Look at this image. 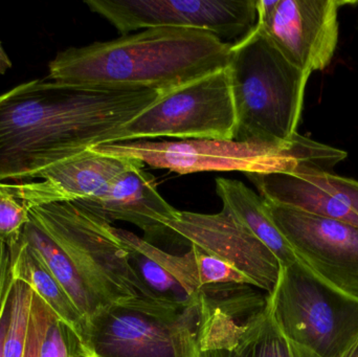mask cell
<instances>
[{
	"instance_id": "25",
	"label": "cell",
	"mask_w": 358,
	"mask_h": 357,
	"mask_svg": "<svg viewBox=\"0 0 358 357\" xmlns=\"http://www.w3.org/2000/svg\"><path fill=\"white\" fill-rule=\"evenodd\" d=\"M34 293V291H33ZM52 310L34 293L31 322L23 357H38Z\"/></svg>"
},
{
	"instance_id": "13",
	"label": "cell",
	"mask_w": 358,
	"mask_h": 357,
	"mask_svg": "<svg viewBox=\"0 0 358 357\" xmlns=\"http://www.w3.org/2000/svg\"><path fill=\"white\" fill-rule=\"evenodd\" d=\"M167 228L191 245L227 262L252 281L255 289L273 293L281 264L229 207L217 214L178 211Z\"/></svg>"
},
{
	"instance_id": "28",
	"label": "cell",
	"mask_w": 358,
	"mask_h": 357,
	"mask_svg": "<svg viewBox=\"0 0 358 357\" xmlns=\"http://www.w3.org/2000/svg\"><path fill=\"white\" fill-rule=\"evenodd\" d=\"M8 305L0 320V357H4V337H6V323H8Z\"/></svg>"
},
{
	"instance_id": "12",
	"label": "cell",
	"mask_w": 358,
	"mask_h": 357,
	"mask_svg": "<svg viewBox=\"0 0 358 357\" xmlns=\"http://www.w3.org/2000/svg\"><path fill=\"white\" fill-rule=\"evenodd\" d=\"M265 203L299 261L334 289L358 300V226Z\"/></svg>"
},
{
	"instance_id": "6",
	"label": "cell",
	"mask_w": 358,
	"mask_h": 357,
	"mask_svg": "<svg viewBox=\"0 0 358 357\" xmlns=\"http://www.w3.org/2000/svg\"><path fill=\"white\" fill-rule=\"evenodd\" d=\"M29 218L69 256L103 308L146 297L123 243L105 218L76 201L29 207Z\"/></svg>"
},
{
	"instance_id": "21",
	"label": "cell",
	"mask_w": 358,
	"mask_h": 357,
	"mask_svg": "<svg viewBox=\"0 0 358 357\" xmlns=\"http://www.w3.org/2000/svg\"><path fill=\"white\" fill-rule=\"evenodd\" d=\"M33 297V291L29 285L22 281L14 280L8 301L4 357H23L31 322Z\"/></svg>"
},
{
	"instance_id": "23",
	"label": "cell",
	"mask_w": 358,
	"mask_h": 357,
	"mask_svg": "<svg viewBox=\"0 0 358 357\" xmlns=\"http://www.w3.org/2000/svg\"><path fill=\"white\" fill-rule=\"evenodd\" d=\"M29 221V210L24 203L0 182V238L12 245L20 238Z\"/></svg>"
},
{
	"instance_id": "1",
	"label": "cell",
	"mask_w": 358,
	"mask_h": 357,
	"mask_svg": "<svg viewBox=\"0 0 358 357\" xmlns=\"http://www.w3.org/2000/svg\"><path fill=\"white\" fill-rule=\"evenodd\" d=\"M163 92L31 80L0 94V182H31L61 161L111 143Z\"/></svg>"
},
{
	"instance_id": "24",
	"label": "cell",
	"mask_w": 358,
	"mask_h": 357,
	"mask_svg": "<svg viewBox=\"0 0 358 357\" xmlns=\"http://www.w3.org/2000/svg\"><path fill=\"white\" fill-rule=\"evenodd\" d=\"M38 357H80L79 339L52 312Z\"/></svg>"
},
{
	"instance_id": "4",
	"label": "cell",
	"mask_w": 358,
	"mask_h": 357,
	"mask_svg": "<svg viewBox=\"0 0 358 357\" xmlns=\"http://www.w3.org/2000/svg\"><path fill=\"white\" fill-rule=\"evenodd\" d=\"M92 149L102 154L136 159L144 165L170 170L180 175L198 172H331L348 155L341 149L298 133L285 144L187 138L105 143Z\"/></svg>"
},
{
	"instance_id": "18",
	"label": "cell",
	"mask_w": 358,
	"mask_h": 357,
	"mask_svg": "<svg viewBox=\"0 0 358 357\" xmlns=\"http://www.w3.org/2000/svg\"><path fill=\"white\" fill-rule=\"evenodd\" d=\"M216 191L223 205L229 207L275 254L281 266L289 265L298 260L294 249L271 219L265 199L261 195L243 182L227 178H217Z\"/></svg>"
},
{
	"instance_id": "19",
	"label": "cell",
	"mask_w": 358,
	"mask_h": 357,
	"mask_svg": "<svg viewBox=\"0 0 358 357\" xmlns=\"http://www.w3.org/2000/svg\"><path fill=\"white\" fill-rule=\"evenodd\" d=\"M8 247L12 256L14 280L22 281L29 285L55 316L79 339L84 319L63 287L27 245L22 235Z\"/></svg>"
},
{
	"instance_id": "8",
	"label": "cell",
	"mask_w": 358,
	"mask_h": 357,
	"mask_svg": "<svg viewBox=\"0 0 358 357\" xmlns=\"http://www.w3.org/2000/svg\"><path fill=\"white\" fill-rule=\"evenodd\" d=\"M252 287L203 289L196 357H317L283 335L268 293Z\"/></svg>"
},
{
	"instance_id": "2",
	"label": "cell",
	"mask_w": 358,
	"mask_h": 357,
	"mask_svg": "<svg viewBox=\"0 0 358 357\" xmlns=\"http://www.w3.org/2000/svg\"><path fill=\"white\" fill-rule=\"evenodd\" d=\"M231 42L203 29L153 27L58 52L48 79L165 92L227 67Z\"/></svg>"
},
{
	"instance_id": "9",
	"label": "cell",
	"mask_w": 358,
	"mask_h": 357,
	"mask_svg": "<svg viewBox=\"0 0 358 357\" xmlns=\"http://www.w3.org/2000/svg\"><path fill=\"white\" fill-rule=\"evenodd\" d=\"M236 113L227 68L162 94L120 128L113 142L171 138L234 140Z\"/></svg>"
},
{
	"instance_id": "10",
	"label": "cell",
	"mask_w": 358,
	"mask_h": 357,
	"mask_svg": "<svg viewBox=\"0 0 358 357\" xmlns=\"http://www.w3.org/2000/svg\"><path fill=\"white\" fill-rule=\"evenodd\" d=\"M257 0H86L122 36L153 27L197 29L225 42L257 24Z\"/></svg>"
},
{
	"instance_id": "14",
	"label": "cell",
	"mask_w": 358,
	"mask_h": 357,
	"mask_svg": "<svg viewBox=\"0 0 358 357\" xmlns=\"http://www.w3.org/2000/svg\"><path fill=\"white\" fill-rule=\"evenodd\" d=\"M246 175L268 203L358 226V180L315 170Z\"/></svg>"
},
{
	"instance_id": "20",
	"label": "cell",
	"mask_w": 358,
	"mask_h": 357,
	"mask_svg": "<svg viewBox=\"0 0 358 357\" xmlns=\"http://www.w3.org/2000/svg\"><path fill=\"white\" fill-rule=\"evenodd\" d=\"M21 235L63 287L84 320L103 308L69 256L31 218Z\"/></svg>"
},
{
	"instance_id": "5",
	"label": "cell",
	"mask_w": 358,
	"mask_h": 357,
	"mask_svg": "<svg viewBox=\"0 0 358 357\" xmlns=\"http://www.w3.org/2000/svg\"><path fill=\"white\" fill-rule=\"evenodd\" d=\"M201 297L185 305L134 297L101 308L84 320L80 357H196Z\"/></svg>"
},
{
	"instance_id": "11",
	"label": "cell",
	"mask_w": 358,
	"mask_h": 357,
	"mask_svg": "<svg viewBox=\"0 0 358 357\" xmlns=\"http://www.w3.org/2000/svg\"><path fill=\"white\" fill-rule=\"evenodd\" d=\"M340 0H257V25L294 66L313 75L332 62L340 36Z\"/></svg>"
},
{
	"instance_id": "26",
	"label": "cell",
	"mask_w": 358,
	"mask_h": 357,
	"mask_svg": "<svg viewBox=\"0 0 358 357\" xmlns=\"http://www.w3.org/2000/svg\"><path fill=\"white\" fill-rule=\"evenodd\" d=\"M13 283L14 277L10 247L0 238V320L8 308Z\"/></svg>"
},
{
	"instance_id": "22",
	"label": "cell",
	"mask_w": 358,
	"mask_h": 357,
	"mask_svg": "<svg viewBox=\"0 0 358 357\" xmlns=\"http://www.w3.org/2000/svg\"><path fill=\"white\" fill-rule=\"evenodd\" d=\"M197 266L198 278L202 289L214 285H250L252 281L234 266L195 245H191ZM254 287V286H252Z\"/></svg>"
},
{
	"instance_id": "16",
	"label": "cell",
	"mask_w": 358,
	"mask_h": 357,
	"mask_svg": "<svg viewBox=\"0 0 358 357\" xmlns=\"http://www.w3.org/2000/svg\"><path fill=\"white\" fill-rule=\"evenodd\" d=\"M76 203L110 224L121 220L134 224L145 233V240L149 242L172 233L166 224L178 211L161 196L155 177L141 161L120 174L101 198Z\"/></svg>"
},
{
	"instance_id": "17",
	"label": "cell",
	"mask_w": 358,
	"mask_h": 357,
	"mask_svg": "<svg viewBox=\"0 0 358 357\" xmlns=\"http://www.w3.org/2000/svg\"><path fill=\"white\" fill-rule=\"evenodd\" d=\"M113 233L125 247L129 265L147 298L185 305L201 297L203 289L191 249L174 255L128 231L113 226Z\"/></svg>"
},
{
	"instance_id": "27",
	"label": "cell",
	"mask_w": 358,
	"mask_h": 357,
	"mask_svg": "<svg viewBox=\"0 0 358 357\" xmlns=\"http://www.w3.org/2000/svg\"><path fill=\"white\" fill-rule=\"evenodd\" d=\"M10 67H12V61L0 42V75H4Z\"/></svg>"
},
{
	"instance_id": "7",
	"label": "cell",
	"mask_w": 358,
	"mask_h": 357,
	"mask_svg": "<svg viewBox=\"0 0 358 357\" xmlns=\"http://www.w3.org/2000/svg\"><path fill=\"white\" fill-rule=\"evenodd\" d=\"M268 297L283 335L315 356L344 357L357 343L358 300L322 280L299 259L281 266Z\"/></svg>"
},
{
	"instance_id": "15",
	"label": "cell",
	"mask_w": 358,
	"mask_h": 357,
	"mask_svg": "<svg viewBox=\"0 0 358 357\" xmlns=\"http://www.w3.org/2000/svg\"><path fill=\"white\" fill-rule=\"evenodd\" d=\"M138 161L90 149L46 170L37 180L3 184L27 210L48 203L96 201L108 191L120 174Z\"/></svg>"
},
{
	"instance_id": "3",
	"label": "cell",
	"mask_w": 358,
	"mask_h": 357,
	"mask_svg": "<svg viewBox=\"0 0 358 357\" xmlns=\"http://www.w3.org/2000/svg\"><path fill=\"white\" fill-rule=\"evenodd\" d=\"M227 71L236 113L234 140H292L298 133L311 75L292 64L257 24L231 43Z\"/></svg>"
}]
</instances>
